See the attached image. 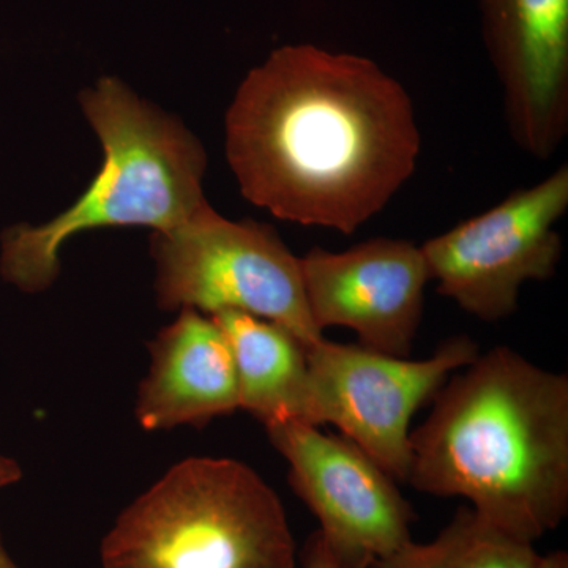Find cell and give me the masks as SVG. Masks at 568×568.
Instances as JSON below:
<instances>
[{"label":"cell","mask_w":568,"mask_h":568,"mask_svg":"<svg viewBox=\"0 0 568 568\" xmlns=\"http://www.w3.org/2000/svg\"><path fill=\"white\" fill-rule=\"evenodd\" d=\"M245 200L302 226L354 234L416 173V108L372 59L287 44L248 71L226 112Z\"/></svg>","instance_id":"cell-1"},{"label":"cell","mask_w":568,"mask_h":568,"mask_svg":"<svg viewBox=\"0 0 568 568\" xmlns=\"http://www.w3.org/2000/svg\"><path fill=\"white\" fill-rule=\"evenodd\" d=\"M410 432L406 484L465 497L480 517L536 544L568 514V377L507 346L448 377Z\"/></svg>","instance_id":"cell-2"},{"label":"cell","mask_w":568,"mask_h":568,"mask_svg":"<svg viewBox=\"0 0 568 568\" xmlns=\"http://www.w3.org/2000/svg\"><path fill=\"white\" fill-rule=\"evenodd\" d=\"M80 104L103 148L91 185L65 212L43 224L20 223L0 235V276L26 294L50 290L62 246L102 227H151L189 222L207 205V153L175 115L142 100L118 78L82 91Z\"/></svg>","instance_id":"cell-3"},{"label":"cell","mask_w":568,"mask_h":568,"mask_svg":"<svg viewBox=\"0 0 568 568\" xmlns=\"http://www.w3.org/2000/svg\"><path fill=\"white\" fill-rule=\"evenodd\" d=\"M275 489L233 458L190 457L123 508L100 545L102 568H295Z\"/></svg>","instance_id":"cell-4"},{"label":"cell","mask_w":568,"mask_h":568,"mask_svg":"<svg viewBox=\"0 0 568 568\" xmlns=\"http://www.w3.org/2000/svg\"><path fill=\"white\" fill-rule=\"evenodd\" d=\"M151 256L156 305L166 312L234 310L282 325L305 347L324 338L306 304L301 257L267 224L231 222L207 204L153 233Z\"/></svg>","instance_id":"cell-5"},{"label":"cell","mask_w":568,"mask_h":568,"mask_svg":"<svg viewBox=\"0 0 568 568\" xmlns=\"http://www.w3.org/2000/svg\"><path fill=\"white\" fill-rule=\"evenodd\" d=\"M478 354L477 343L467 335L446 339L422 361L342 345L324 336L306 347L305 424L335 425L394 480L406 481L413 417Z\"/></svg>","instance_id":"cell-6"},{"label":"cell","mask_w":568,"mask_h":568,"mask_svg":"<svg viewBox=\"0 0 568 568\" xmlns=\"http://www.w3.org/2000/svg\"><path fill=\"white\" fill-rule=\"evenodd\" d=\"M568 209V166L515 190L495 207L420 246L437 293L467 315L497 323L517 312L519 291L558 272Z\"/></svg>","instance_id":"cell-7"},{"label":"cell","mask_w":568,"mask_h":568,"mask_svg":"<svg viewBox=\"0 0 568 568\" xmlns=\"http://www.w3.org/2000/svg\"><path fill=\"white\" fill-rule=\"evenodd\" d=\"M264 428L290 466L295 495L332 545L373 564L413 540V507L394 478L362 448L304 422L283 420Z\"/></svg>","instance_id":"cell-8"},{"label":"cell","mask_w":568,"mask_h":568,"mask_svg":"<svg viewBox=\"0 0 568 568\" xmlns=\"http://www.w3.org/2000/svg\"><path fill=\"white\" fill-rule=\"evenodd\" d=\"M313 323L351 328L358 345L409 357L424 320L432 282L420 246L405 239L375 237L343 250H310L301 257Z\"/></svg>","instance_id":"cell-9"},{"label":"cell","mask_w":568,"mask_h":568,"mask_svg":"<svg viewBox=\"0 0 568 568\" xmlns=\"http://www.w3.org/2000/svg\"><path fill=\"white\" fill-rule=\"evenodd\" d=\"M511 140L551 159L568 134V0H477Z\"/></svg>","instance_id":"cell-10"},{"label":"cell","mask_w":568,"mask_h":568,"mask_svg":"<svg viewBox=\"0 0 568 568\" xmlns=\"http://www.w3.org/2000/svg\"><path fill=\"white\" fill-rule=\"evenodd\" d=\"M149 354L134 403L144 432L204 428L241 409L233 351L212 316L181 310L149 343Z\"/></svg>","instance_id":"cell-11"},{"label":"cell","mask_w":568,"mask_h":568,"mask_svg":"<svg viewBox=\"0 0 568 568\" xmlns=\"http://www.w3.org/2000/svg\"><path fill=\"white\" fill-rule=\"evenodd\" d=\"M233 351L239 407L264 426L304 422L308 405L306 347L282 325L226 312L212 315Z\"/></svg>","instance_id":"cell-12"},{"label":"cell","mask_w":568,"mask_h":568,"mask_svg":"<svg viewBox=\"0 0 568 568\" xmlns=\"http://www.w3.org/2000/svg\"><path fill=\"white\" fill-rule=\"evenodd\" d=\"M538 560L534 544L497 528L473 507H462L435 540L407 541L372 568H537Z\"/></svg>","instance_id":"cell-13"},{"label":"cell","mask_w":568,"mask_h":568,"mask_svg":"<svg viewBox=\"0 0 568 568\" xmlns=\"http://www.w3.org/2000/svg\"><path fill=\"white\" fill-rule=\"evenodd\" d=\"M302 566L304 568H372L373 564L347 555L332 545L321 530H316L306 540L302 551Z\"/></svg>","instance_id":"cell-14"},{"label":"cell","mask_w":568,"mask_h":568,"mask_svg":"<svg viewBox=\"0 0 568 568\" xmlns=\"http://www.w3.org/2000/svg\"><path fill=\"white\" fill-rule=\"evenodd\" d=\"M22 469L17 459L0 454V489L13 487L20 484Z\"/></svg>","instance_id":"cell-15"},{"label":"cell","mask_w":568,"mask_h":568,"mask_svg":"<svg viewBox=\"0 0 568 568\" xmlns=\"http://www.w3.org/2000/svg\"><path fill=\"white\" fill-rule=\"evenodd\" d=\"M537 568H568V555L566 551H555L540 556Z\"/></svg>","instance_id":"cell-16"},{"label":"cell","mask_w":568,"mask_h":568,"mask_svg":"<svg viewBox=\"0 0 568 568\" xmlns=\"http://www.w3.org/2000/svg\"><path fill=\"white\" fill-rule=\"evenodd\" d=\"M0 568H21L18 566L17 560L11 558L6 541H3L2 532H0Z\"/></svg>","instance_id":"cell-17"}]
</instances>
